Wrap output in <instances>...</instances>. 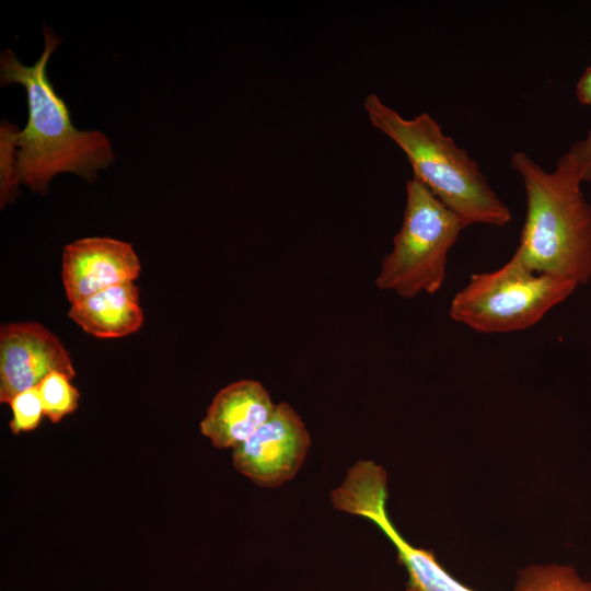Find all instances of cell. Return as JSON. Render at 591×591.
Wrapping results in <instances>:
<instances>
[{
    "label": "cell",
    "instance_id": "cell-16",
    "mask_svg": "<svg viewBox=\"0 0 591 591\" xmlns=\"http://www.w3.org/2000/svg\"><path fill=\"white\" fill-rule=\"evenodd\" d=\"M575 94L580 104L591 106V66L579 77ZM569 150L576 157L584 183H591V127L586 137L575 142Z\"/></svg>",
    "mask_w": 591,
    "mask_h": 591
},
{
    "label": "cell",
    "instance_id": "cell-8",
    "mask_svg": "<svg viewBox=\"0 0 591 591\" xmlns=\"http://www.w3.org/2000/svg\"><path fill=\"white\" fill-rule=\"evenodd\" d=\"M140 270L139 257L128 242L90 236L63 247L61 277L71 304L109 287L135 282Z\"/></svg>",
    "mask_w": 591,
    "mask_h": 591
},
{
    "label": "cell",
    "instance_id": "cell-7",
    "mask_svg": "<svg viewBox=\"0 0 591 591\" xmlns=\"http://www.w3.org/2000/svg\"><path fill=\"white\" fill-rule=\"evenodd\" d=\"M76 370L61 340L38 322H10L0 327V402L37 386L48 374Z\"/></svg>",
    "mask_w": 591,
    "mask_h": 591
},
{
    "label": "cell",
    "instance_id": "cell-15",
    "mask_svg": "<svg viewBox=\"0 0 591 591\" xmlns=\"http://www.w3.org/2000/svg\"><path fill=\"white\" fill-rule=\"evenodd\" d=\"M9 405L12 413L9 426L14 434L35 430L45 416L37 386L18 393Z\"/></svg>",
    "mask_w": 591,
    "mask_h": 591
},
{
    "label": "cell",
    "instance_id": "cell-3",
    "mask_svg": "<svg viewBox=\"0 0 591 591\" xmlns=\"http://www.w3.org/2000/svg\"><path fill=\"white\" fill-rule=\"evenodd\" d=\"M371 124L407 157L421 182L465 227H505L512 216L489 185L476 160L442 131L428 113L404 118L371 93L364 100Z\"/></svg>",
    "mask_w": 591,
    "mask_h": 591
},
{
    "label": "cell",
    "instance_id": "cell-14",
    "mask_svg": "<svg viewBox=\"0 0 591 591\" xmlns=\"http://www.w3.org/2000/svg\"><path fill=\"white\" fill-rule=\"evenodd\" d=\"M70 381L66 374L53 372L37 385L44 415L51 422H59L78 408L80 393Z\"/></svg>",
    "mask_w": 591,
    "mask_h": 591
},
{
    "label": "cell",
    "instance_id": "cell-4",
    "mask_svg": "<svg viewBox=\"0 0 591 591\" xmlns=\"http://www.w3.org/2000/svg\"><path fill=\"white\" fill-rule=\"evenodd\" d=\"M463 221L417 178L406 183L402 225L383 258L375 286L412 299L438 292L447 276L448 257Z\"/></svg>",
    "mask_w": 591,
    "mask_h": 591
},
{
    "label": "cell",
    "instance_id": "cell-9",
    "mask_svg": "<svg viewBox=\"0 0 591 591\" xmlns=\"http://www.w3.org/2000/svg\"><path fill=\"white\" fill-rule=\"evenodd\" d=\"M275 408L260 382L240 380L216 394L199 424L200 432L215 448L234 449L263 426Z\"/></svg>",
    "mask_w": 591,
    "mask_h": 591
},
{
    "label": "cell",
    "instance_id": "cell-10",
    "mask_svg": "<svg viewBox=\"0 0 591 591\" xmlns=\"http://www.w3.org/2000/svg\"><path fill=\"white\" fill-rule=\"evenodd\" d=\"M386 498L384 489H370L357 499L354 514L373 522L395 546L407 571L406 591H474L452 577L433 552L413 546L399 534L386 512Z\"/></svg>",
    "mask_w": 591,
    "mask_h": 591
},
{
    "label": "cell",
    "instance_id": "cell-5",
    "mask_svg": "<svg viewBox=\"0 0 591 591\" xmlns=\"http://www.w3.org/2000/svg\"><path fill=\"white\" fill-rule=\"evenodd\" d=\"M577 287L567 278L532 271L513 253L500 268L472 275L454 294L449 314L478 333L522 331L538 323Z\"/></svg>",
    "mask_w": 591,
    "mask_h": 591
},
{
    "label": "cell",
    "instance_id": "cell-1",
    "mask_svg": "<svg viewBox=\"0 0 591 591\" xmlns=\"http://www.w3.org/2000/svg\"><path fill=\"white\" fill-rule=\"evenodd\" d=\"M60 37L44 25V49L31 66L22 63L11 49L0 57L2 85L25 88L28 117L19 136L21 183L45 194L54 176L73 173L89 182L114 159L111 140L101 130H79L71 123L66 102L57 94L47 74L48 60Z\"/></svg>",
    "mask_w": 591,
    "mask_h": 591
},
{
    "label": "cell",
    "instance_id": "cell-13",
    "mask_svg": "<svg viewBox=\"0 0 591 591\" xmlns=\"http://www.w3.org/2000/svg\"><path fill=\"white\" fill-rule=\"evenodd\" d=\"M21 129L8 120L0 126V206L13 202L21 184L19 136Z\"/></svg>",
    "mask_w": 591,
    "mask_h": 591
},
{
    "label": "cell",
    "instance_id": "cell-12",
    "mask_svg": "<svg viewBox=\"0 0 591 591\" xmlns=\"http://www.w3.org/2000/svg\"><path fill=\"white\" fill-rule=\"evenodd\" d=\"M513 591H591V582L571 566L531 565L519 571Z\"/></svg>",
    "mask_w": 591,
    "mask_h": 591
},
{
    "label": "cell",
    "instance_id": "cell-11",
    "mask_svg": "<svg viewBox=\"0 0 591 591\" xmlns=\"http://www.w3.org/2000/svg\"><path fill=\"white\" fill-rule=\"evenodd\" d=\"M68 317L96 338H121L139 331L143 311L139 289L125 282L101 290L71 304Z\"/></svg>",
    "mask_w": 591,
    "mask_h": 591
},
{
    "label": "cell",
    "instance_id": "cell-6",
    "mask_svg": "<svg viewBox=\"0 0 591 591\" xmlns=\"http://www.w3.org/2000/svg\"><path fill=\"white\" fill-rule=\"evenodd\" d=\"M310 445L303 420L290 404L281 402L263 426L233 449L232 463L256 485L274 488L296 476Z\"/></svg>",
    "mask_w": 591,
    "mask_h": 591
},
{
    "label": "cell",
    "instance_id": "cell-2",
    "mask_svg": "<svg viewBox=\"0 0 591 591\" xmlns=\"http://www.w3.org/2000/svg\"><path fill=\"white\" fill-rule=\"evenodd\" d=\"M510 164L520 175L526 215L514 253L532 271L567 278L578 286L591 279V205L580 165L570 150L548 171L525 152Z\"/></svg>",
    "mask_w": 591,
    "mask_h": 591
}]
</instances>
